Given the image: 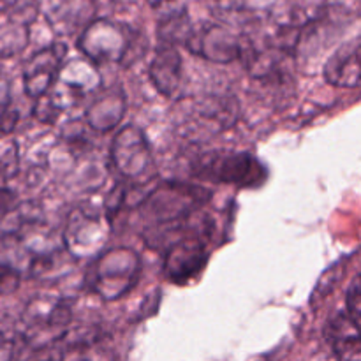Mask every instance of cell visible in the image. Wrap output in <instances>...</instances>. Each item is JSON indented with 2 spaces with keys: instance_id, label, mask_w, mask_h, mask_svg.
Here are the masks:
<instances>
[{
  "instance_id": "cell-1",
  "label": "cell",
  "mask_w": 361,
  "mask_h": 361,
  "mask_svg": "<svg viewBox=\"0 0 361 361\" xmlns=\"http://www.w3.org/2000/svg\"><path fill=\"white\" fill-rule=\"evenodd\" d=\"M212 192L201 185L183 182L159 183L141 204V214L155 226L182 221L201 210L210 201Z\"/></svg>"
},
{
  "instance_id": "cell-2",
  "label": "cell",
  "mask_w": 361,
  "mask_h": 361,
  "mask_svg": "<svg viewBox=\"0 0 361 361\" xmlns=\"http://www.w3.org/2000/svg\"><path fill=\"white\" fill-rule=\"evenodd\" d=\"M85 59L94 63H127L134 56V32L111 20H94L83 28L76 42Z\"/></svg>"
},
{
  "instance_id": "cell-3",
  "label": "cell",
  "mask_w": 361,
  "mask_h": 361,
  "mask_svg": "<svg viewBox=\"0 0 361 361\" xmlns=\"http://www.w3.org/2000/svg\"><path fill=\"white\" fill-rule=\"evenodd\" d=\"M140 274L141 259L133 249L104 250L92 268V291L106 302H115L137 284Z\"/></svg>"
},
{
  "instance_id": "cell-4",
  "label": "cell",
  "mask_w": 361,
  "mask_h": 361,
  "mask_svg": "<svg viewBox=\"0 0 361 361\" xmlns=\"http://www.w3.org/2000/svg\"><path fill=\"white\" fill-rule=\"evenodd\" d=\"M196 175L200 178L229 183L242 189H257L267 182L268 171L249 152H226L201 159Z\"/></svg>"
},
{
  "instance_id": "cell-5",
  "label": "cell",
  "mask_w": 361,
  "mask_h": 361,
  "mask_svg": "<svg viewBox=\"0 0 361 361\" xmlns=\"http://www.w3.org/2000/svg\"><path fill=\"white\" fill-rule=\"evenodd\" d=\"M108 221L88 208L71 212L63 231V247L76 259L99 256L108 242Z\"/></svg>"
},
{
  "instance_id": "cell-6",
  "label": "cell",
  "mask_w": 361,
  "mask_h": 361,
  "mask_svg": "<svg viewBox=\"0 0 361 361\" xmlns=\"http://www.w3.org/2000/svg\"><path fill=\"white\" fill-rule=\"evenodd\" d=\"M102 85L101 73L97 66L88 59H71L63 62L59 71L55 85L49 88V94L56 101V104L63 109L69 106H76L88 95L97 94Z\"/></svg>"
},
{
  "instance_id": "cell-7",
  "label": "cell",
  "mask_w": 361,
  "mask_h": 361,
  "mask_svg": "<svg viewBox=\"0 0 361 361\" xmlns=\"http://www.w3.org/2000/svg\"><path fill=\"white\" fill-rule=\"evenodd\" d=\"M190 53L215 63H231L235 60H245L252 46L245 44L235 32L222 25H207L201 30H192L185 41Z\"/></svg>"
},
{
  "instance_id": "cell-8",
  "label": "cell",
  "mask_w": 361,
  "mask_h": 361,
  "mask_svg": "<svg viewBox=\"0 0 361 361\" xmlns=\"http://www.w3.org/2000/svg\"><path fill=\"white\" fill-rule=\"evenodd\" d=\"M208 240L190 235L164 249V275L173 284H189L208 263Z\"/></svg>"
},
{
  "instance_id": "cell-9",
  "label": "cell",
  "mask_w": 361,
  "mask_h": 361,
  "mask_svg": "<svg viewBox=\"0 0 361 361\" xmlns=\"http://www.w3.org/2000/svg\"><path fill=\"white\" fill-rule=\"evenodd\" d=\"M109 155L113 166L130 180L143 176L152 164L150 145L143 130L136 126H126L116 133Z\"/></svg>"
},
{
  "instance_id": "cell-10",
  "label": "cell",
  "mask_w": 361,
  "mask_h": 361,
  "mask_svg": "<svg viewBox=\"0 0 361 361\" xmlns=\"http://www.w3.org/2000/svg\"><path fill=\"white\" fill-rule=\"evenodd\" d=\"M32 341L37 337L59 338L73 319L71 307L51 296H35L25 309L23 316Z\"/></svg>"
},
{
  "instance_id": "cell-11",
  "label": "cell",
  "mask_w": 361,
  "mask_h": 361,
  "mask_svg": "<svg viewBox=\"0 0 361 361\" xmlns=\"http://www.w3.org/2000/svg\"><path fill=\"white\" fill-rule=\"evenodd\" d=\"M66 55L67 46L63 42H53L51 46L39 49L27 60L23 67V85L27 95L37 99L39 95L49 92V88L55 85Z\"/></svg>"
},
{
  "instance_id": "cell-12",
  "label": "cell",
  "mask_w": 361,
  "mask_h": 361,
  "mask_svg": "<svg viewBox=\"0 0 361 361\" xmlns=\"http://www.w3.org/2000/svg\"><path fill=\"white\" fill-rule=\"evenodd\" d=\"M155 90L166 97H175L182 85V55L176 46L159 42L148 69Z\"/></svg>"
},
{
  "instance_id": "cell-13",
  "label": "cell",
  "mask_w": 361,
  "mask_h": 361,
  "mask_svg": "<svg viewBox=\"0 0 361 361\" xmlns=\"http://www.w3.org/2000/svg\"><path fill=\"white\" fill-rule=\"evenodd\" d=\"M126 109V92L120 85H113V87H109L108 90H104L94 99V102L88 106L87 113H85V118H87V123L94 130L108 133V130L115 129L122 122Z\"/></svg>"
},
{
  "instance_id": "cell-14",
  "label": "cell",
  "mask_w": 361,
  "mask_h": 361,
  "mask_svg": "<svg viewBox=\"0 0 361 361\" xmlns=\"http://www.w3.org/2000/svg\"><path fill=\"white\" fill-rule=\"evenodd\" d=\"M324 80L338 88H356L360 85V42L342 46L324 66Z\"/></svg>"
},
{
  "instance_id": "cell-15",
  "label": "cell",
  "mask_w": 361,
  "mask_h": 361,
  "mask_svg": "<svg viewBox=\"0 0 361 361\" xmlns=\"http://www.w3.org/2000/svg\"><path fill=\"white\" fill-rule=\"evenodd\" d=\"M326 338L337 353L341 361H360V334L358 324L348 316L338 312L326 326Z\"/></svg>"
},
{
  "instance_id": "cell-16",
  "label": "cell",
  "mask_w": 361,
  "mask_h": 361,
  "mask_svg": "<svg viewBox=\"0 0 361 361\" xmlns=\"http://www.w3.org/2000/svg\"><path fill=\"white\" fill-rule=\"evenodd\" d=\"M197 115L215 126V130H226L236 123L240 116V102L231 95H210L197 104Z\"/></svg>"
},
{
  "instance_id": "cell-17",
  "label": "cell",
  "mask_w": 361,
  "mask_h": 361,
  "mask_svg": "<svg viewBox=\"0 0 361 361\" xmlns=\"http://www.w3.org/2000/svg\"><path fill=\"white\" fill-rule=\"evenodd\" d=\"M2 14L6 20L0 21V56H14L27 48L30 23L14 14Z\"/></svg>"
},
{
  "instance_id": "cell-18",
  "label": "cell",
  "mask_w": 361,
  "mask_h": 361,
  "mask_svg": "<svg viewBox=\"0 0 361 361\" xmlns=\"http://www.w3.org/2000/svg\"><path fill=\"white\" fill-rule=\"evenodd\" d=\"M192 30L194 28L189 20V14H187L185 7H182L180 11L175 9L164 14V18H162L157 27V35L161 42L178 46L185 44Z\"/></svg>"
},
{
  "instance_id": "cell-19",
  "label": "cell",
  "mask_w": 361,
  "mask_h": 361,
  "mask_svg": "<svg viewBox=\"0 0 361 361\" xmlns=\"http://www.w3.org/2000/svg\"><path fill=\"white\" fill-rule=\"evenodd\" d=\"M18 123V111L13 108L11 92L6 83H0V134L13 133Z\"/></svg>"
},
{
  "instance_id": "cell-20",
  "label": "cell",
  "mask_w": 361,
  "mask_h": 361,
  "mask_svg": "<svg viewBox=\"0 0 361 361\" xmlns=\"http://www.w3.org/2000/svg\"><path fill=\"white\" fill-rule=\"evenodd\" d=\"M62 115V108L56 104L53 95L49 92L39 95L34 106V116L42 123H55L56 118Z\"/></svg>"
},
{
  "instance_id": "cell-21",
  "label": "cell",
  "mask_w": 361,
  "mask_h": 361,
  "mask_svg": "<svg viewBox=\"0 0 361 361\" xmlns=\"http://www.w3.org/2000/svg\"><path fill=\"white\" fill-rule=\"evenodd\" d=\"M18 169V148L13 141L0 143V178H11Z\"/></svg>"
},
{
  "instance_id": "cell-22",
  "label": "cell",
  "mask_w": 361,
  "mask_h": 361,
  "mask_svg": "<svg viewBox=\"0 0 361 361\" xmlns=\"http://www.w3.org/2000/svg\"><path fill=\"white\" fill-rule=\"evenodd\" d=\"M345 303H348V316L360 326V310H361V291H360V277L356 275L353 279L351 286L345 295Z\"/></svg>"
},
{
  "instance_id": "cell-23",
  "label": "cell",
  "mask_w": 361,
  "mask_h": 361,
  "mask_svg": "<svg viewBox=\"0 0 361 361\" xmlns=\"http://www.w3.org/2000/svg\"><path fill=\"white\" fill-rule=\"evenodd\" d=\"M20 271L11 264L0 263V295L13 293L20 286Z\"/></svg>"
},
{
  "instance_id": "cell-24",
  "label": "cell",
  "mask_w": 361,
  "mask_h": 361,
  "mask_svg": "<svg viewBox=\"0 0 361 361\" xmlns=\"http://www.w3.org/2000/svg\"><path fill=\"white\" fill-rule=\"evenodd\" d=\"M123 200H126V189H123L122 183H116V185L109 190L108 197H106V221L109 222L115 217V214L120 210V207H122Z\"/></svg>"
},
{
  "instance_id": "cell-25",
  "label": "cell",
  "mask_w": 361,
  "mask_h": 361,
  "mask_svg": "<svg viewBox=\"0 0 361 361\" xmlns=\"http://www.w3.org/2000/svg\"><path fill=\"white\" fill-rule=\"evenodd\" d=\"M18 207V196L7 187H0V217H6Z\"/></svg>"
},
{
  "instance_id": "cell-26",
  "label": "cell",
  "mask_w": 361,
  "mask_h": 361,
  "mask_svg": "<svg viewBox=\"0 0 361 361\" xmlns=\"http://www.w3.org/2000/svg\"><path fill=\"white\" fill-rule=\"evenodd\" d=\"M180 2V0H148V6L154 7V9H162V7L169 6V4Z\"/></svg>"
},
{
  "instance_id": "cell-27",
  "label": "cell",
  "mask_w": 361,
  "mask_h": 361,
  "mask_svg": "<svg viewBox=\"0 0 361 361\" xmlns=\"http://www.w3.org/2000/svg\"><path fill=\"white\" fill-rule=\"evenodd\" d=\"M69 361H90L87 358V356H73V358H69Z\"/></svg>"
}]
</instances>
